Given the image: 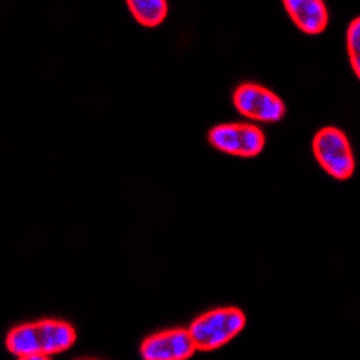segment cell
<instances>
[{"label": "cell", "instance_id": "6da1fadb", "mask_svg": "<svg viewBox=\"0 0 360 360\" xmlns=\"http://www.w3.org/2000/svg\"><path fill=\"white\" fill-rule=\"evenodd\" d=\"M76 342L72 324L58 319L18 324L6 337V348L17 356H51L70 349Z\"/></svg>", "mask_w": 360, "mask_h": 360}, {"label": "cell", "instance_id": "7a4b0ae2", "mask_svg": "<svg viewBox=\"0 0 360 360\" xmlns=\"http://www.w3.org/2000/svg\"><path fill=\"white\" fill-rule=\"evenodd\" d=\"M247 324V317L240 308H214L193 321L189 335L197 349L213 352L231 342Z\"/></svg>", "mask_w": 360, "mask_h": 360}, {"label": "cell", "instance_id": "3957f363", "mask_svg": "<svg viewBox=\"0 0 360 360\" xmlns=\"http://www.w3.org/2000/svg\"><path fill=\"white\" fill-rule=\"evenodd\" d=\"M311 148L315 159L328 175L337 180L352 179L355 172V157L342 130L335 127L323 128L315 134Z\"/></svg>", "mask_w": 360, "mask_h": 360}, {"label": "cell", "instance_id": "277c9868", "mask_svg": "<svg viewBox=\"0 0 360 360\" xmlns=\"http://www.w3.org/2000/svg\"><path fill=\"white\" fill-rule=\"evenodd\" d=\"M207 139L218 152L243 159L259 155L265 148V134L258 127L245 123L218 124L209 130Z\"/></svg>", "mask_w": 360, "mask_h": 360}, {"label": "cell", "instance_id": "5b68a950", "mask_svg": "<svg viewBox=\"0 0 360 360\" xmlns=\"http://www.w3.org/2000/svg\"><path fill=\"white\" fill-rule=\"evenodd\" d=\"M233 101L240 114L262 123H279L287 115L283 99L256 83H242L234 90Z\"/></svg>", "mask_w": 360, "mask_h": 360}, {"label": "cell", "instance_id": "8992f818", "mask_svg": "<svg viewBox=\"0 0 360 360\" xmlns=\"http://www.w3.org/2000/svg\"><path fill=\"white\" fill-rule=\"evenodd\" d=\"M197 352L189 330L175 328L153 333L141 344V356L144 360H188Z\"/></svg>", "mask_w": 360, "mask_h": 360}, {"label": "cell", "instance_id": "52a82bcc", "mask_svg": "<svg viewBox=\"0 0 360 360\" xmlns=\"http://www.w3.org/2000/svg\"><path fill=\"white\" fill-rule=\"evenodd\" d=\"M294 24L307 34H321L328 25V8L321 0H285Z\"/></svg>", "mask_w": 360, "mask_h": 360}, {"label": "cell", "instance_id": "ba28073f", "mask_svg": "<svg viewBox=\"0 0 360 360\" xmlns=\"http://www.w3.org/2000/svg\"><path fill=\"white\" fill-rule=\"evenodd\" d=\"M128 9L144 27H157L166 20L168 4L164 0H128Z\"/></svg>", "mask_w": 360, "mask_h": 360}, {"label": "cell", "instance_id": "9c48e42d", "mask_svg": "<svg viewBox=\"0 0 360 360\" xmlns=\"http://www.w3.org/2000/svg\"><path fill=\"white\" fill-rule=\"evenodd\" d=\"M346 45H348L349 62H352L353 72L360 79V17L353 18L346 33Z\"/></svg>", "mask_w": 360, "mask_h": 360}, {"label": "cell", "instance_id": "30bf717a", "mask_svg": "<svg viewBox=\"0 0 360 360\" xmlns=\"http://www.w3.org/2000/svg\"><path fill=\"white\" fill-rule=\"evenodd\" d=\"M18 360H49V356H41V355H29V356H18Z\"/></svg>", "mask_w": 360, "mask_h": 360}]
</instances>
